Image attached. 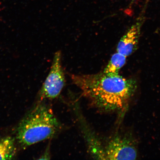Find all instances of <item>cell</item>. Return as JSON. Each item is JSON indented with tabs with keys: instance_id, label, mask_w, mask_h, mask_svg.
<instances>
[{
	"instance_id": "obj_1",
	"label": "cell",
	"mask_w": 160,
	"mask_h": 160,
	"mask_svg": "<svg viewBox=\"0 0 160 160\" xmlns=\"http://www.w3.org/2000/svg\"><path fill=\"white\" fill-rule=\"evenodd\" d=\"M73 82L91 105L105 113L122 111L137 90V81L119 73L101 72L95 74L72 75Z\"/></svg>"
},
{
	"instance_id": "obj_2",
	"label": "cell",
	"mask_w": 160,
	"mask_h": 160,
	"mask_svg": "<svg viewBox=\"0 0 160 160\" xmlns=\"http://www.w3.org/2000/svg\"><path fill=\"white\" fill-rule=\"evenodd\" d=\"M62 126L51 108L39 103L22 120L17 130V139L27 147L51 139L59 133Z\"/></svg>"
},
{
	"instance_id": "obj_3",
	"label": "cell",
	"mask_w": 160,
	"mask_h": 160,
	"mask_svg": "<svg viewBox=\"0 0 160 160\" xmlns=\"http://www.w3.org/2000/svg\"><path fill=\"white\" fill-rule=\"evenodd\" d=\"M136 145L131 136L116 133L103 145L105 160H135L138 155Z\"/></svg>"
},
{
	"instance_id": "obj_4",
	"label": "cell",
	"mask_w": 160,
	"mask_h": 160,
	"mask_svg": "<svg viewBox=\"0 0 160 160\" xmlns=\"http://www.w3.org/2000/svg\"><path fill=\"white\" fill-rule=\"evenodd\" d=\"M61 52L55 53L51 71L40 92L41 99L57 98L64 87L65 79L61 63Z\"/></svg>"
},
{
	"instance_id": "obj_5",
	"label": "cell",
	"mask_w": 160,
	"mask_h": 160,
	"mask_svg": "<svg viewBox=\"0 0 160 160\" xmlns=\"http://www.w3.org/2000/svg\"><path fill=\"white\" fill-rule=\"evenodd\" d=\"M78 116L89 153L95 159L105 160L102 143L80 113L78 114Z\"/></svg>"
},
{
	"instance_id": "obj_6",
	"label": "cell",
	"mask_w": 160,
	"mask_h": 160,
	"mask_svg": "<svg viewBox=\"0 0 160 160\" xmlns=\"http://www.w3.org/2000/svg\"><path fill=\"white\" fill-rule=\"evenodd\" d=\"M142 22L138 21L122 38L117 46L118 52L127 57L136 51L138 44Z\"/></svg>"
},
{
	"instance_id": "obj_7",
	"label": "cell",
	"mask_w": 160,
	"mask_h": 160,
	"mask_svg": "<svg viewBox=\"0 0 160 160\" xmlns=\"http://www.w3.org/2000/svg\"><path fill=\"white\" fill-rule=\"evenodd\" d=\"M15 140L11 137H0V160H11L17 154Z\"/></svg>"
},
{
	"instance_id": "obj_8",
	"label": "cell",
	"mask_w": 160,
	"mask_h": 160,
	"mask_svg": "<svg viewBox=\"0 0 160 160\" xmlns=\"http://www.w3.org/2000/svg\"><path fill=\"white\" fill-rule=\"evenodd\" d=\"M127 57L118 52L112 56L108 64L106 67L104 72L119 73L120 69L125 65Z\"/></svg>"
}]
</instances>
